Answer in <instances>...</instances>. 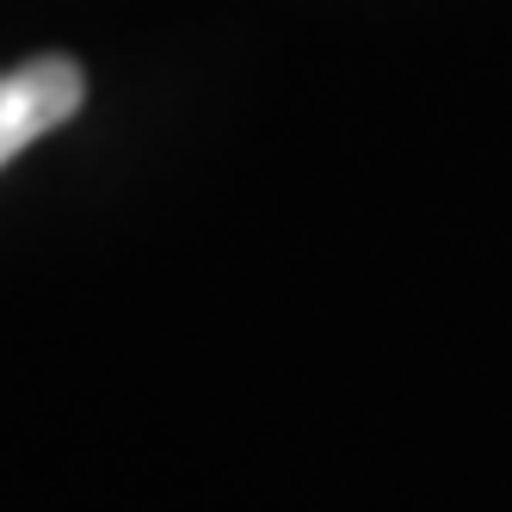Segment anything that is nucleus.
<instances>
[{"instance_id":"nucleus-1","label":"nucleus","mask_w":512,"mask_h":512,"mask_svg":"<svg viewBox=\"0 0 512 512\" xmlns=\"http://www.w3.org/2000/svg\"><path fill=\"white\" fill-rule=\"evenodd\" d=\"M87 99V75L75 56H31L0 75V167L19 161L38 136L62 130Z\"/></svg>"}]
</instances>
